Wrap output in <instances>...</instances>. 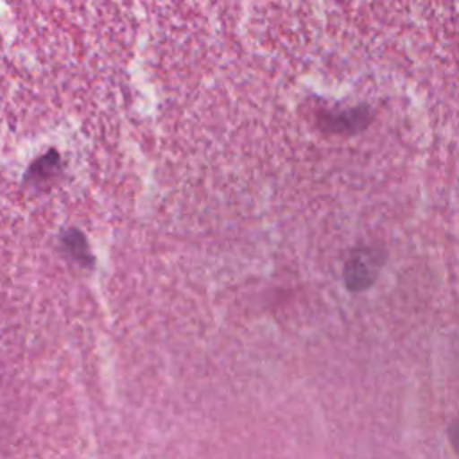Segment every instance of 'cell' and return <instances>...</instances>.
<instances>
[{
  "label": "cell",
  "instance_id": "obj_3",
  "mask_svg": "<svg viewBox=\"0 0 459 459\" xmlns=\"http://www.w3.org/2000/svg\"><path fill=\"white\" fill-rule=\"evenodd\" d=\"M56 165H57V154L52 151V152L41 156L39 160H36V161L30 165V169L27 170V179H34V181H36V179L47 178L48 174L54 172Z\"/></svg>",
  "mask_w": 459,
  "mask_h": 459
},
{
  "label": "cell",
  "instance_id": "obj_1",
  "mask_svg": "<svg viewBox=\"0 0 459 459\" xmlns=\"http://www.w3.org/2000/svg\"><path fill=\"white\" fill-rule=\"evenodd\" d=\"M382 264V258L371 247H359L350 256L344 267V278L350 289L362 290L369 287L377 276V271Z\"/></svg>",
  "mask_w": 459,
  "mask_h": 459
},
{
  "label": "cell",
  "instance_id": "obj_2",
  "mask_svg": "<svg viewBox=\"0 0 459 459\" xmlns=\"http://www.w3.org/2000/svg\"><path fill=\"white\" fill-rule=\"evenodd\" d=\"M65 249L72 255V258L79 260L81 264H90L91 256L88 253V246L86 240L82 237V233H79L77 230H68L66 233H63L61 237Z\"/></svg>",
  "mask_w": 459,
  "mask_h": 459
}]
</instances>
